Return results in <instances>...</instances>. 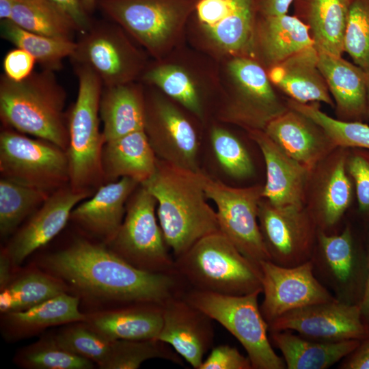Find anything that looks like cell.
Here are the masks:
<instances>
[{
    "mask_svg": "<svg viewBox=\"0 0 369 369\" xmlns=\"http://www.w3.org/2000/svg\"><path fill=\"white\" fill-rule=\"evenodd\" d=\"M68 184L53 191L16 233L5 251L13 264H20L30 254L51 241L64 228L74 208L92 195Z\"/></svg>",
    "mask_w": 369,
    "mask_h": 369,
    "instance_id": "cell-18",
    "label": "cell"
},
{
    "mask_svg": "<svg viewBox=\"0 0 369 369\" xmlns=\"http://www.w3.org/2000/svg\"><path fill=\"white\" fill-rule=\"evenodd\" d=\"M347 148L337 147L309 174L304 206L318 230L329 233L352 202L354 187L346 169Z\"/></svg>",
    "mask_w": 369,
    "mask_h": 369,
    "instance_id": "cell-14",
    "label": "cell"
},
{
    "mask_svg": "<svg viewBox=\"0 0 369 369\" xmlns=\"http://www.w3.org/2000/svg\"><path fill=\"white\" fill-rule=\"evenodd\" d=\"M340 366L342 369H369V336L344 359Z\"/></svg>",
    "mask_w": 369,
    "mask_h": 369,
    "instance_id": "cell-49",
    "label": "cell"
},
{
    "mask_svg": "<svg viewBox=\"0 0 369 369\" xmlns=\"http://www.w3.org/2000/svg\"><path fill=\"white\" fill-rule=\"evenodd\" d=\"M98 1L99 0H82L83 5L88 14L94 9L96 4Z\"/></svg>",
    "mask_w": 369,
    "mask_h": 369,
    "instance_id": "cell-54",
    "label": "cell"
},
{
    "mask_svg": "<svg viewBox=\"0 0 369 369\" xmlns=\"http://www.w3.org/2000/svg\"><path fill=\"white\" fill-rule=\"evenodd\" d=\"M318 62V53L314 46H310L266 71L274 87L287 98L301 103L322 102L334 108V102Z\"/></svg>",
    "mask_w": 369,
    "mask_h": 369,
    "instance_id": "cell-27",
    "label": "cell"
},
{
    "mask_svg": "<svg viewBox=\"0 0 369 369\" xmlns=\"http://www.w3.org/2000/svg\"><path fill=\"white\" fill-rule=\"evenodd\" d=\"M234 96L226 113L228 121L246 131L264 130L269 122L288 110L271 83L266 70L247 55H237L228 64Z\"/></svg>",
    "mask_w": 369,
    "mask_h": 369,
    "instance_id": "cell-10",
    "label": "cell"
},
{
    "mask_svg": "<svg viewBox=\"0 0 369 369\" xmlns=\"http://www.w3.org/2000/svg\"><path fill=\"white\" fill-rule=\"evenodd\" d=\"M214 154L223 171L235 178H246L254 173L251 159L241 141L226 129L215 127L210 134Z\"/></svg>",
    "mask_w": 369,
    "mask_h": 369,
    "instance_id": "cell-43",
    "label": "cell"
},
{
    "mask_svg": "<svg viewBox=\"0 0 369 369\" xmlns=\"http://www.w3.org/2000/svg\"><path fill=\"white\" fill-rule=\"evenodd\" d=\"M318 68L334 102L336 119L346 122L369 120L367 72L342 56L318 53Z\"/></svg>",
    "mask_w": 369,
    "mask_h": 369,
    "instance_id": "cell-26",
    "label": "cell"
},
{
    "mask_svg": "<svg viewBox=\"0 0 369 369\" xmlns=\"http://www.w3.org/2000/svg\"><path fill=\"white\" fill-rule=\"evenodd\" d=\"M198 174L206 197L217 206L219 231L253 262L270 260L258 222L263 186L232 187L200 169Z\"/></svg>",
    "mask_w": 369,
    "mask_h": 369,
    "instance_id": "cell-9",
    "label": "cell"
},
{
    "mask_svg": "<svg viewBox=\"0 0 369 369\" xmlns=\"http://www.w3.org/2000/svg\"><path fill=\"white\" fill-rule=\"evenodd\" d=\"M156 204L155 197L139 184L128 200L123 222L111 244L118 255L140 269L177 273L156 221Z\"/></svg>",
    "mask_w": 369,
    "mask_h": 369,
    "instance_id": "cell-8",
    "label": "cell"
},
{
    "mask_svg": "<svg viewBox=\"0 0 369 369\" xmlns=\"http://www.w3.org/2000/svg\"><path fill=\"white\" fill-rule=\"evenodd\" d=\"M63 285L40 273H30L1 290L0 310L7 314L23 311L64 292Z\"/></svg>",
    "mask_w": 369,
    "mask_h": 369,
    "instance_id": "cell-37",
    "label": "cell"
},
{
    "mask_svg": "<svg viewBox=\"0 0 369 369\" xmlns=\"http://www.w3.org/2000/svg\"><path fill=\"white\" fill-rule=\"evenodd\" d=\"M258 222L270 260L294 266L310 260L318 228L305 206H275L262 199Z\"/></svg>",
    "mask_w": 369,
    "mask_h": 369,
    "instance_id": "cell-11",
    "label": "cell"
},
{
    "mask_svg": "<svg viewBox=\"0 0 369 369\" xmlns=\"http://www.w3.org/2000/svg\"><path fill=\"white\" fill-rule=\"evenodd\" d=\"M319 269L337 295V299L355 303L361 298L366 273V255L361 256L356 247L352 230L346 226L338 234L318 230L315 249Z\"/></svg>",
    "mask_w": 369,
    "mask_h": 369,
    "instance_id": "cell-16",
    "label": "cell"
},
{
    "mask_svg": "<svg viewBox=\"0 0 369 369\" xmlns=\"http://www.w3.org/2000/svg\"><path fill=\"white\" fill-rule=\"evenodd\" d=\"M22 366L33 369H91L93 361L77 355L46 338L24 350L19 357Z\"/></svg>",
    "mask_w": 369,
    "mask_h": 369,
    "instance_id": "cell-40",
    "label": "cell"
},
{
    "mask_svg": "<svg viewBox=\"0 0 369 369\" xmlns=\"http://www.w3.org/2000/svg\"><path fill=\"white\" fill-rule=\"evenodd\" d=\"M5 314L10 325L23 332L87 319L79 309V299L65 292L25 310Z\"/></svg>",
    "mask_w": 369,
    "mask_h": 369,
    "instance_id": "cell-35",
    "label": "cell"
},
{
    "mask_svg": "<svg viewBox=\"0 0 369 369\" xmlns=\"http://www.w3.org/2000/svg\"><path fill=\"white\" fill-rule=\"evenodd\" d=\"M269 331H294L319 342L363 340L369 329L362 319L358 303L338 299L291 310L269 324Z\"/></svg>",
    "mask_w": 369,
    "mask_h": 369,
    "instance_id": "cell-13",
    "label": "cell"
},
{
    "mask_svg": "<svg viewBox=\"0 0 369 369\" xmlns=\"http://www.w3.org/2000/svg\"><path fill=\"white\" fill-rule=\"evenodd\" d=\"M0 172L3 178L50 193L70 182L64 150L8 128L0 133Z\"/></svg>",
    "mask_w": 369,
    "mask_h": 369,
    "instance_id": "cell-7",
    "label": "cell"
},
{
    "mask_svg": "<svg viewBox=\"0 0 369 369\" xmlns=\"http://www.w3.org/2000/svg\"><path fill=\"white\" fill-rule=\"evenodd\" d=\"M9 19L26 30L54 38L72 40L79 31L52 0H17Z\"/></svg>",
    "mask_w": 369,
    "mask_h": 369,
    "instance_id": "cell-33",
    "label": "cell"
},
{
    "mask_svg": "<svg viewBox=\"0 0 369 369\" xmlns=\"http://www.w3.org/2000/svg\"><path fill=\"white\" fill-rule=\"evenodd\" d=\"M120 35L107 24L91 26L83 33L72 57L91 68L105 86L124 84L133 70L130 56Z\"/></svg>",
    "mask_w": 369,
    "mask_h": 369,
    "instance_id": "cell-25",
    "label": "cell"
},
{
    "mask_svg": "<svg viewBox=\"0 0 369 369\" xmlns=\"http://www.w3.org/2000/svg\"><path fill=\"white\" fill-rule=\"evenodd\" d=\"M53 339L62 348L96 362L100 368L109 358L113 341L90 327L79 325L63 330Z\"/></svg>",
    "mask_w": 369,
    "mask_h": 369,
    "instance_id": "cell-42",
    "label": "cell"
},
{
    "mask_svg": "<svg viewBox=\"0 0 369 369\" xmlns=\"http://www.w3.org/2000/svg\"><path fill=\"white\" fill-rule=\"evenodd\" d=\"M259 265L264 293L260 308L268 325L291 310L336 299L316 278L312 260L294 266L269 260Z\"/></svg>",
    "mask_w": 369,
    "mask_h": 369,
    "instance_id": "cell-12",
    "label": "cell"
},
{
    "mask_svg": "<svg viewBox=\"0 0 369 369\" xmlns=\"http://www.w3.org/2000/svg\"><path fill=\"white\" fill-rule=\"evenodd\" d=\"M247 131L264 160L266 182L262 198L279 206H304L310 171L288 155L264 130Z\"/></svg>",
    "mask_w": 369,
    "mask_h": 369,
    "instance_id": "cell-21",
    "label": "cell"
},
{
    "mask_svg": "<svg viewBox=\"0 0 369 369\" xmlns=\"http://www.w3.org/2000/svg\"><path fill=\"white\" fill-rule=\"evenodd\" d=\"M366 98H367L368 114L369 117V72L367 73Z\"/></svg>",
    "mask_w": 369,
    "mask_h": 369,
    "instance_id": "cell-55",
    "label": "cell"
},
{
    "mask_svg": "<svg viewBox=\"0 0 369 369\" xmlns=\"http://www.w3.org/2000/svg\"><path fill=\"white\" fill-rule=\"evenodd\" d=\"M199 369H252L248 357L229 345H219L213 348L202 361Z\"/></svg>",
    "mask_w": 369,
    "mask_h": 369,
    "instance_id": "cell-46",
    "label": "cell"
},
{
    "mask_svg": "<svg viewBox=\"0 0 369 369\" xmlns=\"http://www.w3.org/2000/svg\"><path fill=\"white\" fill-rule=\"evenodd\" d=\"M77 74V98L68 118L69 184L76 191L93 193L105 184L101 161L105 139L99 114L103 84L87 66L78 65Z\"/></svg>",
    "mask_w": 369,
    "mask_h": 369,
    "instance_id": "cell-5",
    "label": "cell"
},
{
    "mask_svg": "<svg viewBox=\"0 0 369 369\" xmlns=\"http://www.w3.org/2000/svg\"><path fill=\"white\" fill-rule=\"evenodd\" d=\"M65 102V92L52 70L33 72L18 82L1 77L0 118L3 124L66 152L69 135Z\"/></svg>",
    "mask_w": 369,
    "mask_h": 369,
    "instance_id": "cell-3",
    "label": "cell"
},
{
    "mask_svg": "<svg viewBox=\"0 0 369 369\" xmlns=\"http://www.w3.org/2000/svg\"><path fill=\"white\" fill-rule=\"evenodd\" d=\"M51 273L90 297L126 303L163 304L182 295L178 273L140 269L116 252L79 238L42 261Z\"/></svg>",
    "mask_w": 369,
    "mask_h": 369,
    "instance_id": "cell-1",
    "label": "cell"
},
{
    "mask_svg": "<svg viewBox=\"0 0 369 369\" xmlns=\"http://www.w3.org/2000/svg\"><path fill=\"white\" fill-rule=\"evenodd\" d=\"M193 10L218 46L237 55L247 53L258 14L254 0H195Z\"/></svg>",
    "mask_w": 369,
    "mask_h": 369,
    "instance_id": "cell-20",
    "label": "cell"
},
{
    "mask_svg": "<svg viewBox=\"0 0 369 369\" xmlns=\"http://www.w3.org/2000/svg\"><path fill=\"white\" fill-rule=\"evenodd\" d=\"M167 345L153 339L113 340L109 358L102 369H136L144 361L153 358L180 364L178 354Z\"/></svg>",
    "mask_w": 369,
    "mask_h": 369,
    "instance_id": "cell-39",
    "label": "cell"
},
{
    "mask_svg": "<svg viewBox=\"0 0 369 369\" xmlns=\"http://www.w3.org/2000/svg\"><path fill=\"white\" fill-rule=\"evenodd\" d=\"M11 264L10 258L5 251H2L0 256V290L6 288L11 280Z\"/></svg>",
    "mask_w": 369,
    "mask_h": 369,
    "instance_id": "cell-52",
    "label": "cell"
},
{
    "mask_svg": "<svg viewBox=\"0 0 369 369\" xmlns=\"http://www.w3.org/2000/svg\"><path fill=\"white\" fill-rule=\"evenodd\" d=\"M264 131L309 171L337 148L319 124L290 107L269 122Z\"/></svg>",
    "mask_w": 369,
    "mask_h": 369,
    "instance_id": "cell-23",
    "label": "cell"
},
{
    "mask_svg": "<svg viewBox=\"0 0 369 369\" xmlns=\"http://www.w3.org/2000/svg\"><path fill=\"white\" fill-rule=\"evenodd\" d=\"M162 308L163 325L156 340L172 346L193 368L199 369L213 344L212 319L182 295L167 300Z\"/></svg>",
    "mask_w": 369,
    "mask_h": 369,
    "instance_id": "cell-17",
    "label": "cell"
},
{
    "mask_svg": "<svg viewBox=\"0 0 369 369\" xmlns=\"http://www.w3.org/2000/svg\"><path fill=\"white\" fill-rule=\"evenodd\" d=\"M144 131L158 159L191 171L199 170L195 131L172 105L155 101L152 117L146 113Z\"/></svg>",
    "mask_w": 369,
    "mask_h": 369,
    "instance_id": "cell-19",
    "label": "cell"
},
{
    "mask_svg": "<svg viewBox=\"0 0 369 369\" xmlns=\"http://www.w3.org/2000/svg\"><path fill=\"white\" fill-rule=\"evenodd\" d=\"M195 0H99L102 11L150 49L160 46Z\"/></svg>",
    "mask_w": 369,
    "mask_h": 369,
    "instance_id": "cell-15",
    "label": "cell"
},
{
    "mask_svg": "<svg viewBox=\"0 0 369 369\" xmlns=\"http://www.w3.org/2000/svg\"><path fill=\"white\" fill-rule=\"evenodd\" d=\"M36 62L31 54L16 47L8 51L3 59L4 75L14 81H21L33 73Z\"/></svg>",
    "mask_w": 369,
    "mask_h": 369,
    "instance_id": "cell-47",
    "label": "cell"
},
{
    "mask_svg": "<svg viewBox=\"0 0 369 369\" xmlns=\"http://www.w3.org/2000/svg\"><path fill=\"white\" fill-rule=\"evenodd\" d=\"M257 290L243 295H228L191 289L182 297L233 335L247 352L252 369H284L283 358L273 350L269 325L258 305Z\"/></svg>",
    "mask_w": 369,
    "mask_h": 369,
    "instance_id": "cell-6",
    "label": "cell"
},
{
    "mask_svg": "<svg viewBox=\"0 0 369 369\" xmlns=\"http://www.w3.org/2000/svg\"><path fill=\"white\" fill-rule=\"evenodd\" d=\"M156 160L144 130L109 141L101 157L105 183L126 177L141 184L154 174Z\"/></svg>",
    "mask_w": 369,
    "mask_h": 369,
    "instance_id": "cell-29",
    "label": "cell"
},
{
    "mask_svg": "<svg viewBox=\"0 0 369 369\" xmlns=\"http://www.w3.org/2000/svg\"><path fill=\"white\" fill-rule=\"evenodd\" d=\"M258 14L278 15L288 13L295 0H254Z\"/></svg>",
    "mask_w": 369,
    "mask_h": 369,
    "instance_id": "cell-50",
    "label": "cell"
},
{
    "mask_svg": "<svg viewBox=\"0 0 369 369\" xmlns=\"http://www.w3.org/2000/svg\"><path fill=\"white\" fill-rule=\"evenodd\" d=\"M344 52L369 72V0H353L348 18Z\"/></svg>",
    "mask_w": 369,
    "mask_h": 369,
    "instance_id": "cell-44",
    "label": "cell"
},
{
    "mask_svg": "<svg viewBox=\"0 0 369 369\" xmlns=\"http://www.w3.org/2000/svg\"><path fill=\"white\" fill-rule=\"evenodd\" d=\"M362 319L369 329V245L366 252V273L364 288L358 302Z\"/></svg>",
    "mask_w": 369,
    "mask_h": 369,
    "instance_id": "cell-51",
    "label": "cell"
},
{
    "mask_svg": "<svg viewBox=\"0 0 369 369\" xmlns=\"http://www.w3.org/2000/svg\"><path fill=\"white\" fill-rule=\"evenodd\" d=\"M310 46L314 44L308 27L295 15L258 13L246 54L268 70Z\"/></svg>",
    "mask_w": 369,
    "mask_h": 369,
    "instance_id": "cell-22",
    "label": "cell"
},
{
    "mask_svg": "<svg viewBox=\"0 0 369 369\" xmlns=\"http://www.w3.org/2000/svg\"><path fill=\"white\" fill-rule=\"evenodd\" d=\"M163 325L161 304L102 313L91 318L90 327L110 340H156Z\"/></svg>",
    "mask_w": 369,
    "mask_h": 369,
    "instance_id": "cell-32",
    "label": "cell"
},
{
    "mask_svg": "<svg viewBox=\"0 0 369 369\" xmlns=\"http://www.w3.org/2000/svg\"><path fill=\"white\" fill-rule=\"evenodd\" d=\"M52 193L1 177L0 180V234L6 237Z\"/></svg>",
    "mask_w": 369,
    "mask_h": 369,
    "instance_id": "cell-36",
    "label": "cell"
},
{
    "mask_svg": "<svg viewBox=\"0 0 369 369\" xmlns=\"http://www.w3.org/2000/svg\"><path fill=\"white\" fill-rule=\"evenodd\" d=\"M1 36L7 41L31 54L45 70H57L62 60L71 57L77 42L51 38L26 30L10 19L1 20Z\"/></svg>",
    "mask_w": 369,
    "mask_h": 369,
    "instance_id": "cell-34",
    "label": "cell"
},
{
    "mask_svg": "<svg viewBox=\"0 0 369 369\" xmlns=\"http://www.w3.org/2000/svg\"><path fill=\"white\" fill-rule=\"evenodd\" d=\"M269 338L282 354L288 369H326L350 355L360 340L319 342L290 330L269 331Z\"/></svg>",
    "mask_w": 369,
    "mask_h": 369,
    "instance_id": "cell-30",
    "label": "cell"
},
{
    "mask_svg": "<svg viewBox=\"0 0 369 369\" xmlns=\"http://www.w3.org/2000/svg\"><path fill=\"white\" fill-rule=\"evenodd\" d=\"M17 0H0V18L9 19L13 6Z\"/></svg>",
    "mask_w": 369,
    "mask_h": 369,
    "instance_id": "cell-53",
    "label": "cell"
},
{
    "mask_svg": "<svg viewBox=\"0 0 369 369\" xmlns=\"http://www.w3.org/2000/svg\"><path fill=\"white\" fill-rule=\"evenodd\" d=\"M346 169L352 180L361 219L369 228V150H347Z\"/></svg>",
    "mask_w": 369,
    "mask_h": 369,
    "instance_id": "cell-45",
    "label": "cell"
},
{
    "mask_svg": "<svg viewBox=\"0 0 369 369\" xmlns=\"http://www.w3.org/2000/svg\"><path fill=\"white\" fill-rule=\"evenodd\" d=\"M99 114L105 144L145 128L146 109L142 99L136 90L125 84L105 86Z\"/></svg>",
    "mask_w": 369,
    "mask_h": 369,
    "instance_id": "cell-31",
    "label": "cell"
},
{
    "mask_svg": "<svg viewBox=\"0 0 369 369\" xmlns=\"http://www.w3.org/2000/svg\"><path fill=\"white\" fill-rule=\"evenodd\" d=\"M141 184L156 200L159 225L176 258L202 238L219 231L217 213L206 201L198 170L157 158L154 174Z\"/></svg>",
    "mask_w": 369,
    "mask_h": 369,
    "instance_id": "cell-2",
    "label": "cell"
},
{
    "mask_svg": "<svg viewBox=\"0 0 369 369\" xmlns=\"http://www.w3.org/2000/svg\"><path fill=\"white\" fill-rule=\"evenodd\" d=\"M144 79L157 85L194 114L202 115V105L195 85L182 68L175 66H160L149 70Z\"/></svg>",
    "mask_w": 369,
    "mask_h": 369,
    "instance_id": "cell-41",
    "label": "cell"
},
{
    "mask_svg": "<svg viewBox=\"0 0 369 369\" xmlns=\"http://www.w3.org/2000/svg\"><path fill=\"white\" fill-rule=\"evenodd\" d=\"M74 22L79 31L83 33L91 27L88 13L82 0H52Z\"/></svg>",
    "mask_w": 369,
    "mask_h": 369,
    "instance_id": "cell-48",
    "label": "cell"
},
{
    "mask_svg": "<svg viewBox=\"0 0 369 369\" xmlns=\"http://www.w3.org/2000/svg\"><path fill=\"white\" fill-rule=\"evenodd\" d=\"M140 184L130 178L100 186L72 210L70 219L94 236L111 243L123 222L126 203Z\"/></svg>",
    "mask_w": 369,
    "mask_h": 369,
    "instance_id": "cell-24",
    "label": "cell"
},
{
    "mask_svg": "<svg viewBox=\"0 0 369 369\" xmlns=\"http://www.w3.org/2000/svg\"><path fill=\"white\" fill-rule=\"evenodd\" d=\"M175 268L192 289L228 295L262 291L260 265L220 231L202 238L176 258Z\"/></svg>",
    "mask_w": 369,
    "mask_h": 369,
    "instance_id": "cell-4",
    "label": "cell"
},
{
    "mask_svg": "<svg viewBox=\"0 0 369 369\" xmlns=\"http://www.w3.org/2000/svg\"><path fill=\"white\" fill-rule=\"evenodd\" d=\"M287 105L319 124L337 147L369 150V125L332 118L320 109L319 102L301 103L286 98Z\"/></svg>",
    "mask_w": 369,
    "mask_h": 369,
    "instance_id": "cell-38",
    "label": "cell"
},
{
    "mask_svg": "<svg viewBox=\"0 0 369 369\" xmlns=\"http://www.w3.org/2000/svg\"><path fill=\"white\" fill-rule=\"evenodd\" d=\"M353 0H295L294 15L308 28L318 53L342 56Z\"/></svg>",
    "mask_w": 369,
    "mask_h": 369,
    "instance_id": "cell-28",
    "label": "cell"
}]
</instances>
